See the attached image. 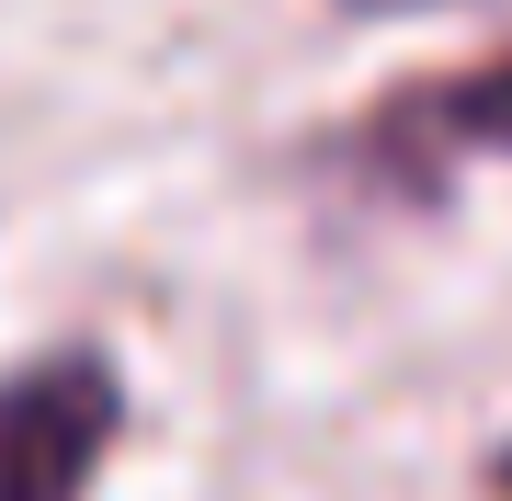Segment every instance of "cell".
<instances>
[{"label":"cell","mask_w":512,"mask_h":501,"mask_svg":"<svg viewBox=\"0 0 512 501\" xmlns=\"http://www.w3.org/2000/svg\"><path fill=\"white\" fill-rule=\"evenodd\" d=\"M467 160H512V46L410 80L353 126V171L387 194H444Z\"/></svg>","instance_id":"1"},{"label":"cell","mask_w":512,"mask_h":501,"mask_svg":"<svg viewBox=\"0 0 512 501\" xmlns=\"http://www.w3.org/2000/svg\"><path fill=\"white\" fill-rule=\"evenodd\" d=\"M114 433H126V388L103 353H46L0 376V501H92Z\"/></svg>","instance_id":"2"},{"label":"cell","mask_w":512,"mask_h":501,"mask_svg":"<svg viewBox=\"0 0 512 501\" xmlns=\"http://www.w3.org/2000/svg\"><path fill=\"white\" fill-rule=\"evenodd\" d=\"M342 12H433V0H342Z\"/></svg>","instance_id":"3"},{"label":"cell","mask_w":512,"mask_h":501,"mask_svg":"<svg viewBox=\"0 0 512 501\" xmlns=\"http://www.w3.org/2000/svg\"><path fill=\"white\" fill-rule=\"evenodd\" d=\"M501 501H512V456H501Z\"/></svg>","instance_id":"4"}]
</instances>
